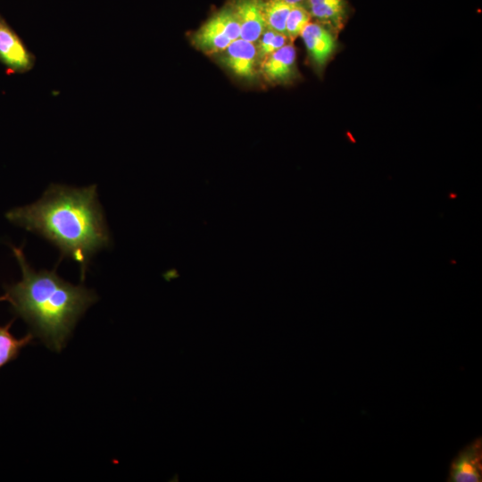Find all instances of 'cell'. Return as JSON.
<instances>
[{"label":"cell","mask_w":482,"mask_h":482,"mask_svg":"<svg viewBox=\"0 0 482 482\" xmlns=\"http://www.w3.org/2000/svg\"><path fill=\"white\" fill-rule=\"evenodd\" d=\"M5 216L53 243L62 256L79 262L81 279L90 257L110 243L96 185L75 188L52 184L38 201L14 208Z\"/></svg>","instance_id":"cell-1"},{"label":"cell","mask_w":482,"mask_h":482,"mask_svg":"<svg viewBox=\"0 0 482 482\" xmlns=\"http://www.w3.org/2000/svg\"><path fill=\"white\" fill-rule=\"evenodd\" d=\"M22 272L18 283L4 287L12 312L53 350L65 345L77 320L96 299L85 287L64 281L55 270H33L21 248L12 246Z\"/></svg>","instance_id":"cell-2"},{"label":"cell","mask_w":482,"mask_h":482,"mask_svg":"<svg viewBox=\"0 0 482 482\" xmlns=\"http://www.w3.org/2000/svg\"><path fill=\"white\" fill-rule=\"evenodd\" d=\"M240 38V26L231 7L220 10L195 34V45L206 53H219Z\"/></svg>","instance_id":"cell-3"},{"label":"cell","mask_w":482,"mask_h":482,"mask_svg":"<svg viewBox=\"0 0 482 482\" xmlns=\"http://www.w3.org/2000/svg\"><path fill=\"white\" fill-rule=\"evenodd\" d=\"M0 62L6 68L7 74L28 72L36 62L35 55L1 15Z\"/></svg>","instance_id":"cell-4"},{"label":"cell","mask_w":482,"mask_h":482,"mask_svg":"<svg viewBox=\"0 0 482 482\" xmlns=\"http://www.w3.org/2000/svg\"><path fill=\"white\" fill-rule=\"evenodd\" d=\"M300 36L312 63L318 69H323L336 51V34L317 21H310Z\"/></svg>","instance_id":"cell-5"},{"label":"cell","mask_w":482,"mask_h":482,"mask_svg":"<svg viewBox=\"0 0 482 482\" xmlns=\"http://www.w3.org/2000/svg\"><path fill=\"white\" fill-rule=\"evenodd\" d=\"M447 481H482V439L477 437L465 445L452 461Z\"/></svg>","instance_id":"cell-6"},{"label":"cell","mask_w":482,"mask_h":482,"mask_svg":"<svg viewBox=\"0 0 482 482\" xmlns=\"http://www.w3.org/2000/svg\"><path fill=\"white\" fill-rule=\"evenodd\" d=\"M222 52L221 61L233 74L247 79L254 76L258 56L254 43L237 38Z\"/></svg>","instance_id":"cell-7"},{"label":"cell","mask_w":482,"mask_h":482,"mask_svg":"<svg viewBox=\"0 0 482 482\" xmlns=\"http://www.w3.org/2000/svg\"><path fill=\"white\" fill-rule=\"evenodd\" d=\"M240 26V38L255 43L267 29L262 0H235L231 7Z\"/></svg>","instance_id":"cell-8"},{"label":"cell","mask_w":482,"mask_h":482,"mask_svg":"<svg viewBox=\"0 0 482 482\" xmlns=\"http://www.w3.org/2000/svg\"><path fill=\"white\" fill-rule=\"evenodd\" d=\"M305 6L312 18L335 34L343 29L348 12L346 0H305Z\"/></svg>","instance_id":"cell-9"},{"label":"cell","mask_w":482,"mask_h":482,"mask_svg":"<svg viewBox=\"0 0 482 482\" xmlns=\"http://www.w3.org/2000/svg\"><path fill=\"white\" fill-rule=\"evenodd\" d=\"M296 53L293 45L286 44L264 57L262 70L270 81L284 82L295 76Z\"/></svg>","instance_id":"cell-10"},{"label":"cell","mask_w":482,"mask_h":482,"mask_svg":"<svg viewBox=\"0 0 482 482\" xmlns=\"http://www.w3.org/2000/svg\"><path fill=\"white\" fill-rule=\"evenodd\" d=\"M12 323V321L5 326H0V369L15 360L21 350L29 345L34 337V335L29 333L22 338H15L10 332Z\"/></svg>","instance_id":"cell-11"},{"label":"cell","mask_w":482,"mask_h":482,"mask_svg":"<svg viewBox=\"0 0 482 482\" xmlns=\"http://www.w3.org/2000/svg\"><path fill=\"white\" fill-rule=\"evenodd\" d=\"M291 6L283 0H262L266 28L285 34L286 21Z\"/></svg>","instance_id":"cell-12"},{"label":"cell","mask_w":482,"mask_h":482,"mask_svg":"<svg viewBox=\"0 0 482 482\" xmlns=\"http://www.w3.org/2000/svg\"><path fill=\"white\" fill-rule=\"evenodd\" d=\"M311 19L312 16L304 4L292 5L286 21L285 34L287 38L294 40L299 37Z\"/></svg>","instance_id":"cell-13"},{"label":"cell","mask_w":482,"mask_h":482,"mask_svg":"<svg viewBox=\"0 0 482 482\" xmlns=\"http://www.w3.org/2000/svg\"><path fill=\"white\" fill-rule=\"evenodd\" d=\"M287 37L270 29H266L257 40L258 56L266 57L287 44Z\"/></svg>","instance_id":"cell-14"},{"label":"cell","mask_w":482,"mask_h":482,"mask_svg":"<svg viewBox=\"0 0 482 482\" xmlns=\"http://www.w3.org/2000/svg\"><path fill=\"white\" fill-rule=\"evenodd\" d=\"M290 5L304 4L305 0H283Z\"/></svg>","instance_id":"cell-15"},{"label":"cell","mask_w":482,"mask_h":482,"mask_svg":"<svg viewBox=\"0 0 482 482\" xmlns=\"http://www.w3.org/2000/svg\"><path fill=\"white\" fill-rule=\"evenodd\" d=\"M6 300H7L6 295L0 296V301H6Z\"/></svg>","instance_id":"cell-16"}]
</instances>
